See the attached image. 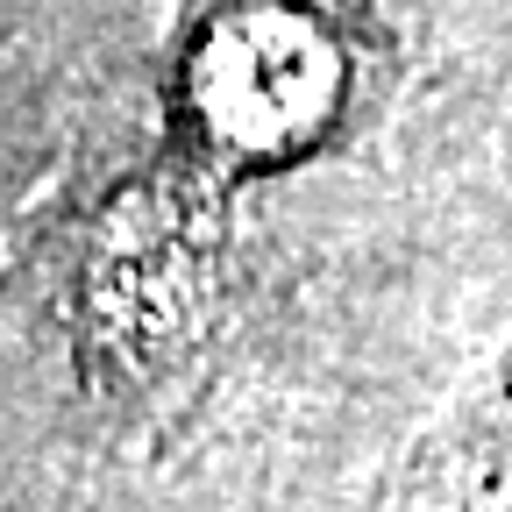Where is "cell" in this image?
<instances>
[{"mask_svg": "<svg viewBox=\"0 0 512 512\" xmlns=\"http://www.w3.org/2000/svg\"><path fill=\"white\" fill-rule=\"evenodd\" d=\"M420 72L399 0H164L136 72L72 93L0 235V306L93 448L200 456L299 306L313 200L370 185Z\"/></svg>", "mask_w": 512, "mask_h": 512, "instance_id": "cell-1", "label": "cell"}, {"mask_svg": "<svg viewBox=\"0 0 512 512\" xmlns=\"http://www.w3.org/2000/svg\"><path fill=\"white\" fill-rule=\"evenodd\" d=\"M356 512H512L505 342H484L448 392L384 448Z\"/></svg>", "mask_w": 512, "mask_h": 512, "instance_id": "cell-2", "label": "cell"}, {"mask_svg": "<svg viewBox=\"0 0 512 512\" xmlns=\"http://www.w3.org/2000/svg\"><path fill=\"white\" fill-rule=\"evenodd\" d=\"M86 0H0V235L43 178L79 93Z\"/></svg>", "mask_w": 512, "mask_h": 512, "instance_id": "cell-3", "label": "cell"}]
</instances>
